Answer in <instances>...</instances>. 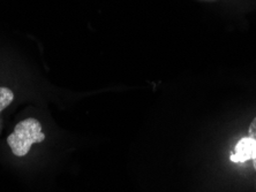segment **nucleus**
I'll use <instances>...</instances> for the list:
<instances>
[{
  "instance_id": "obj_1",
  "label": "nucleus",
  "mask_w": 256,
  "mask_h": 192,
  "mask_svg": "<svg viewBox=\"0 0 256 192\" xmlns=\"http://www.w3.org/2000/svg\"><path fill=\"white\" fill-rule=\"evenodd\" d=\"M44 139L42 124L38 120L28 118L15 126L13 133L7 138V143L14 156L24 157L29 153L32 144L42 143Z\"/></svg>"
},
{
  "instance_id": "obj_3",
  "label": "nucleus",
  "mask_w": 256,
  "mask_h": 192,
  "mask_svg": "<svg viewBox=\"0 0 256 192\" xmlns=\"http://www.w3.org/2000/svg\"><path fill=\"white\" fill-rule=\"evenodd\" d=\"M14 100V93L12 90L0 86V113L6 107H8Z\"/></svg>"
},
{
  "instance_id": "obj_4",
  "label": "nucleus",
  "mask_w": 256,
  "mask_h": 192,
  "mask_svg": "<svg viewBox=\"0 0 256 192\" xmlns=\"http://www.w3.org/2000/svg\"><path fill=\"white\" fill-rule=\"evenodd\" d=\"M248 137L253 139V142L255 143V156L253 158V165L256 171V116L253 121H252L250 128H248Z\"/></svg>"
},
{
  "instance_id": "obj_2",
  "label": "nucleus",
  "mask_w": 256,
  "mask_h": 192,
  "mask_svg": "<svg viewBox=\"0 0 256 192\" xmlns=\"http://www.w3.org/2000/svg\"><path fill=\"white\" fill-rule=\"evenodd\" d=\"M255 156V143L250 137H244L236 143L234 153L231 156L233 163H244L252 159Z\"/></svg>"
}]
</instances>
